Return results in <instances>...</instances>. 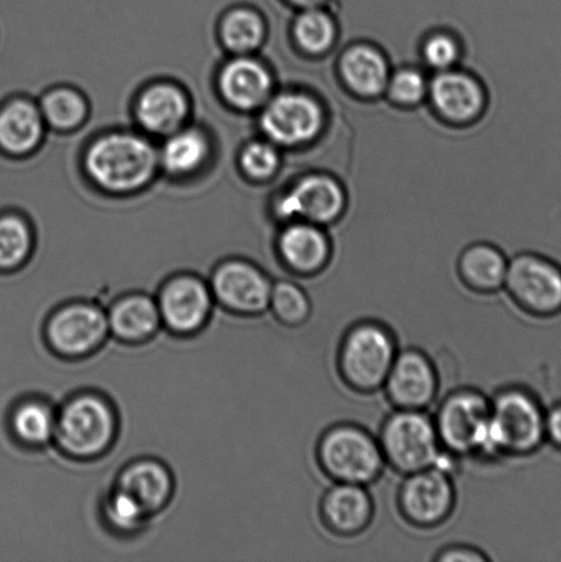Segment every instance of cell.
Instances as JSON below:
<instances>
[{
  "mask_svg": "<svg viewBox=\"0 0 561 562\" xmlns=\"http://www.w3.org/2000/svg\"><path fill=\"white\" fill-rule=\"evenodd\" d=\"M211 290L224 307L246 316H257L269 308L272 283L255 263L231 260L214 271Z\"/></svg>",
  "mask_w": 561,
  "mask_h": 562,
  "instance_id": "4fadbf2b",
  "label": "cell"
},
{
  "mask_svg": "<svg viewBox=\"0 0 561 562\" xmlns=\"http://www.w3.org/2000/svg\"><path fill=\"white\" fill-rule=\"evenodd\" d=\"M38 108L44 123L58 132L75 131L88 117L86 98L71 87H55L48 90L44 93Z\"/></svg>",
  "mask_w": 561,
  "mask_h": 562,
  "instance_id": "83f0119b",
  "label": "cell"
},
{
  "mask_svg": "<svg viewBox=\"0 0 561 562\" xmlns=\"http://www.w3.org/2000/svg\"><path fill=\"white\" fill-rule=\"evenodd\" d=\"M491 401L476 390H459L442 401L434 423L442 449L455 457H482Z\"/></svg>",
  "mask_w": 561,
  "mask_h": 562,
  "instance_id": "ba28073f",
  "label": "cell"
},
{
  "mask_svg": "<svg viewBox=\"0 0 561 562\" xmlns=\"http://www.w3.org/2000/svg\"><path fill=\"white\" fill-rule=\"evenodd\" d=\"M217 88L231 108L253 112L272 97L273 80L261 60L251 55H233L218 70Z\"/></svg>",
  "mask_w": 561,
  "mask_h": 562,
  "instance_id": "2e32d148",
  "label": "cell"
},
{
  "mask_svg": "<svg viewBox=\"0 0 561 562\" xmlns=\"http://www.w3.org/2000/svg\"><path fill=\"white\" fill-rule=\"evenodd\" d=\"M397 355V344L386 325L377 322L355 324L339 345V376L346 387L356 393H377L383 389Z\"/></svg>",
  "mask_w": 561,
  "mask_h": 562,
  "instance_id": "3957f363",
  "label": "cell"
},
{
  "mask_svg": "<svg viewBox=\"0 0 561 562\" xmlns=\"http://www.w3.org/2000/svg\"><path fill=\"white\" fill-rule=\"evenodd\" d=\"M321 520L334 536L351 538L360 536L371 526L373 501L366 486L335 483L321 501Z\"/></svg>",
  "mask_w": 561,
  "mask_h": 562,
  "instance_id": "d6986e66",
  "label": "cell"
},
{
  "mask_svg": "<svg viewBox=\"0 0 561 562\" xmlns=\"http://www.w3.org/2000/svg\"><path fill=\"white\" fill-rule=\"evenodd\" d=\"M438 373L425 352H399L383 389L395 409L426 411L438 395Z\"/></svg>",
  "mask_w": 561,
  "mask_h": 562,
  "instance_id": "5bb4252c",
  "label": "cell"
},
{
  "mask_svg": "<svg viewBox=\"0 0 561 562\" xmlns=\"http://www.w3.org/2000/svg\"><path fill=\"white\" fill-rule=\"evenodd\" d=\"M428 85L430 81L422 70L404 66L390 74L386 91L389 98L400 106H415L428 95Z\"/></svg>",
  "mask_w": 561,
  "mask_h": 562,
  "instance_id": "836d02e7",
  "label": "cell"
},
{
  "mask_svg": "<svg viewBox=\"0 0 561 562\" xmlns=\"http://www.w3.org/2000/svg\"><path fill=\"white\" fill-rule=\"evenodd\" d=\"M46 126L38 104L13 99L0 110V148L11 156H27L41 145Z\"/></svg>",
  "mask_w": 561,
  "mask_h": 562,
  "instance_id": "44dd1931",
  "label": "cell"
},
{
  "mask_svg": "<svg viewBox=\"0 0 561 562\" xmlns=\"http://www.w3.org/2000/svg\"><path fill=\"white\" fill-rule=\"evenodd\" d=\"M434 560L438 562H486L489 558L481 550L458 544V547L439 550Z\"/></svg>",
  "mask_w": 561,
  "mask_h": 562,
  "instance_id": "8d00e7d4",
  "label": "cell"
},
{
  "mask_svg": "<svg viewBox=\"0 0 561 562\" xmlns=\"http://www.w3.org/2000/svg\"><path fill=\"white\" fill-rule=\"evenodd\" d=\"M378 440L386 465L405 476L436 467L444 451L436 423L425 411L395 409Z\"/></svg>",
  "mask_w": 561,
  "mask_h": 562,
  "instance_id": "5b68a950",
  "label": "cell"
},
{
  "mask_svg": "<svg viewBox=\"0 0 561 562\" xmlns=\"http://www.w3.org/2000/svg\"><path fill=\"white\" fill-rule=\"evenodd\" d=\"M274 317L285 327L296 328L310 322L312 302L301 285L294 281L282 280L272 285L271 301Z\"/></svg>",
  "mask_w": 561,
  "mask_h": 562,
  "instance_id": "4dcf8cb0",
  "label": "cell"
},
{
  "mask_svg": "<svg viewBox=\"0 0 561 562\" xmlns=\"http://www.w3.org/2000/svg\"><path fill=\"white\" fill-rule=\"evenodd\" d=\"M260 128L278 147L307 145L321 134L324 113L317 99L305 92L284 91L261 108Z\"/></svg>",
  "mask_w": 561,
  "mask_h": 562,
  "instance_id": "9c48e42d",
  "label": "cell"
},
{
  "mask_svg": "<svg viewBox=\"0 0 561 562\" xmlns=\"http://www.w3.org/2000/svg\"><path fill=\"white\" fill-rule=\"evenodd\" d=\"M458 271L467 289L480 294H494L505 284L508 260L496 246L475 244L461 252Z\"/></svg>",
  "mask_w": 561,
  "mask_h": 562,
  "instance_id": "cb8c5ba5",
  "label": "cell"
},
{
  "mask_svg": "<svg viewBox=\"0 0 561 562\" xmlns=\"http://www.w3.org/2000/svg\"><path fill=\"white\" fill-rule=\"evenodd\" d=\"M266 35V21L253 9L231 10L220 24V38L233 55H251L261 47Z\"/></svg>",
  "mask_w": 561,
  "mask_h": 562,
  "instance_id": "4316f807",
  "label": "cell"
},
{
  "mask_svg": "<svg viewBox=\"0 0 561 562\" xmlns=\"http://www.w3.org/2000/svg\"><path fill=\"white\" fill-rule=\"evenodd\" d=\"M239 167L246 178L256 181L272 179L280 167L279 147L268 139L246 143L239 154Z\"/></svg>",
  "mask_w": 561,
  "mask_h": 562,
  "instance_id": "d6a6232c",
  "label": "cell"
},
{
  "mask_svg": "<svg viewBox=\"0 0 561 562\" xmlns=\"http://www.w3.org/2000/svg\"><path fill=\"white\" fill-rule=\"evenodd\" d=\"M117 488L134 497L147 515L156 514L168 504L173 482L165 465L153 460L136 461L126 467Z\"/></svg>",
  "mask_w": 561,
  "mask_h": 562,
  "instance_id": "603a6c76",
  "label": "cell"
},
{
  "mask_svg": "<svg viewBox=\"0 0 561 562\" xmlns=\"http://www.w3.org/2000/svg\"><path fill=\"white\" fill-rule=\"evenodd\" d=\"M159 154V168L173 178H187L198 172L211 156L209 136L198 126H183L165 137Z\"/></svg>",
  "mask_w": 561,
  "mask_h": 562,
  "instance_id": "d4e9b609",
  "label": "cell"
},
{
  "mask_svg": "<svg viewBox=\"0 0 561 562\" xmlns=\"http://www.w3.org/2000/svg\"><path fill=\"white\" fill-rule=\"evenodd\" d=\"M317 464L334 483L370 486L382 476L386 461L379 440L356 424H337L316 446Z\"/></svg>",
  "mask_w": 561,
  "mask_h": 562,
  "instance_id": "277c9868",
  "label": "cell"
},
{
  "mask_svg": "<svg viewBox=\"0 0 561 562\" xmlns=\"http://www.w3.org/2000/svg\"><path fill=\"white\" fill-rule=\"evenodd\" d=\"M546 442L561 451V402L546 412Z\"/></svg>",
  "mask_w": 561,
  "mask_h": 562,
  "instance_id": "74e56055",
  "label": "cell"
},
{
  "mask_svg": "<svg viewBox=\"0 0 561 562\" xmlns=\"http://www.w3.org/2000/svg\"><path fill=\"white\" fill-rule=\"evenodd\" d=\"M423 59L437 71L452 69L460 58L458 41L447 32H437L426 38L422 48Z\"/></svg>",
  "mask_w": 561,
  "mask_h": 562,
  "instance_id": "d590c367",
  "label": "cell"
},
{
  "mask_svg": "<svg viewBox=\"0 0 561 562\" xmlns=\"http://www.w3.org/2000/svg\"><path fill=\"white\" fill-rule=\"evenodd\" d=\"M510 300L532 317L561 314V263L540 252H520L508 261L505 278Z\"/></svg>",
  "mask_w": 561,
  "mask_h": 562,
  "instance_id": "52a82bcc",
  "label": "cell"
},
{
  "mask_svg": "<svg viewBox=\"0 0 561 562\" xmlns=\"http://www.w3.org/2000/svg\"><path fill=\"white\" fill-rule=\"evenodd\" d=\"M11 427L22 442L46 445L55 437L57 413L42 401H27L14 411Z\"/></svg>",
  "mask_w": 561,
  "mask_h": 562,
  "instance_id": "f1b7e54d",
  "label": "cell"
},
{
  "mask_svg": "<svg viewBox=\"0 0 561 562\" xmlns=\"http://www.w3.org/2000/svg\"><path fill=\"white\" fill-rule=\"evenodd\" d=\"M400 515L412 527L431 530L453 514L456 488L450 473L427 468L409 473L399 490Z\"/></svg>",
  "mask_w": 561,
  "mask_h": 562,
  "instance_id": "30bf717a",
  "label": "cell"
},
{
  "mask_svg": "<svg viewBox=\"0 0 561 562\" xmlns=\"http://www.w3.org/2000/svg\"><path fill=\"white\" fill-rule=\"evenodd\" d=\"M278 252L291 273L313 278L322 273L332 260V241L321 225L293 222L279 235Z\"/></svg>",
  "mask_w": 561,
  "mask_h": 562,
  "instance_id": "ffe728a7",
  "label": "cell"
},
{
  "mask_svg": "<svg viewBox=\"0 0 561 562\" xmlns=\"http://www.w3.org/2000/svg\"><path fill=\"white\" fill-rule=\"evenodd\" d=\"M110 333L108 314L91 303L59 308L47 324V340L58 355L81 357L97 350Z\"/></svg>",
  "mask_w": 561,
  "mask_h": 562,
  "instance_id": "7c38bea8",
  "label": "cell"
},
{
  "mask_svg": "<svg viewBox=\"0 0 561 562\" xmlns=\"http://www.w3.org/2000/svg\"><path fill=\"white\" fill-rule=\"evenodd\" d=\"M191 102L183 88L158 81L145 88L135 102V117L145 134L167 137L186 126Z\"/></svg>",
  "mask_w": 561,
  "mask_h": 562,
  "instance_id": "e0dca14e",
  "label": "cell"
},
{
  "mask_svg": "<svg viewBox=\"0 0 561 562\" xmlns=\"http://www.w3.org/2000/svg\"><path fill=\"white\" fill-rule=\"evenodd\" d=\"M103 514L114 530L134 531L148 516L142 505L123 490L115 488L103 506Z\"/></svg>",
  "mask_w": 561,
  "mask_h": 562,
  "instance_id": "e575fe53",
  "label": "cell"
},
{
  "mask_svg": "<svg viewBox=\"0 0 561 562\" xmlns=\"http://www.w3.org/2000/svg\"><path fill=\"white\" fill-rule=\"evenodd\" d=\"M546 412L529 390L509 387L491 401L483 459L535 454L546 442Z\"/></svg>",
  "mask_w": 561,
  "mask_h": 562,
  "instance_id": "7a4b0ae2",
  "label": "cell"
},
{
  "mask_svg": "<svg viewBox=\"0 0 561 562\" xmlns=\"http://www.w3.org/2000/svg\"><path fill=\"white\" fill-rule=\"evenodd\" d=\"M346 205L344 187L333 176L311 173L280 192L273 212L282 222L317 225L335 222Z\"/></svg>",
  "mask_w": 561,
  "mask_h": 562,
  "instance_id": "8fae6325",
  "label": "cell"
},
{
  "mask_svg": "<svg viewBox=\"0 0 561 562\" xmlns=\"http://www.w3.org/2000/svg\"><path fill=\"white\" fill-rule=\"evenodd\" d=\"M293 35L302 52L321 55L332 48L337 38V25L327 11L304 9L294 21Z\"/></svg>",
  "mask_w": 561,
  "mask_h": 562,
  "instance_id": "f546056e",
  "label": "cell"
},
{
  "mask_svg": "<svg viewBox=\"0 0 561 562\" xmlns=\"http://www.w3.org/2000/svg\"><path fill=\"white\" fill-rule=\"evenodd\" d=\"M157 305L168 329L189 335L200 330L211 316L213 294L202 279L180 274L164 285Z\"/></svg>",
  "mask_w": 561,
  "mask_h": 562,
  "instance_id": "9a60e30c",
  "label": "cell"
},
{
  "mask_svg": "<svg viewBox=\"0 0 561 562\" xmlns=\"http://www.w3.org/2000/svg\"><path fill=\"white\" fill-rule=\"evenodd\" d=\"M85 169L98 189L128 195L152 183L159 169L158 148L139 132H108L88 145Z\"/></svg>",
  "mask_w": 561,
  "mask_h": 562,
  "instance_id": "6da1fadb",
  "label": "cell"
},
{
  "mask_svg": "<svg viewBox=\"0 0 561 562\" xmlns=\"http://www.w3.org/2000/svg\"><path fill=\"white\" fill-rule=\"evenodd\" d=\"M110 333L128 344L150 338L161 324V314L153 297L134 294L114 303L109 312Z\"/></svg>",
  "mask_w": 561,
  "mask_h": 562,
  "instance_id": "484cf974",
  "label": "cell"
},
{
  "mask_svg": "<svg viewBox=\"0 0 561 562\" xmlns=\"http://www.w3.org/2000/svg\"><path fill=\"white\" fill-rule=\"evenodd\" d=\"M30 225L19 216L0 217V269H14L27 260L32 251Z\"/></svg>",
  "mask_w": 561,
  "mask_h": 562,
  "instance_id": "1f68e13d",
  "label": "cell"
},
{
  "mask_svg": "<svg viewBox=\"0 0 561 562\" xmlns=\"http://www.w3.org/2000/svg\"><path fill=\"white\" fill-rule=\"evenodd\" d=\"M291 4L299 5L302 10L311 8H321L326 0H288Z\"/></svg>",
  "mask_w": 561,
  "mask_h": 562,
  "instance_id": "f35d334b",
  "label": "cell"
},
{
  "mask_svg": "<svg viewBox=\"0 0 561 562\" xmlns=\"http://www.w3.org/2000/svg\"><path fill=\"white\" fill-rule=\"evenodd\" d=\"M115 434V416L106 400L82 394L66 402L57 415L55 442L66 454L91 459L108 450Z\"/></svg>",
  "mask_w": 561,
  "mask_h": 562,
  "instance_id": "8992f818",
  "label": "cell"
},
{
  "mask_svg": "<svg viewBox=\"0 0 561 562\" xmlns=\"http://www.w3.org/2000/svg\"><path fill=\"white\" fill-rule=\"evenodd\" d=\"M433 108L444 120L465 124L480 117L485 109V90L481 82L465 71H438L428 85Z\"/></svg>",
  "mask_w": 561,
  "mask_h": 562,
  "instance_id": "ac0fdd59",
  "label": "cell"
},
{
  "mask_svg": "<svg viewBox=\"0 0 561 562\" xmlns=\"http://www.w3.org/2000/svg\"><path fill=\"white\" fill-rule=\"evenodd\" d=\"M345 86L361 98H375L386 91L390 68L381 49L371 44H355L339 59Z\"/></svg>",
  "mask_w": 561,
  "mask_h": 562,
  "instance_id": "7402d4cb",
  "label": "cell"
}]
</instances>
